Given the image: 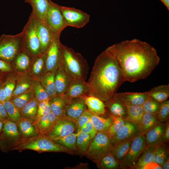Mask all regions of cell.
I'll use <instances>...</instances> for the list:
<instances>
[{
  "instance_id": "1",
  "label": "cell",
  "mask_w": 169,
  "mask_h": 169,
  "mask_svg": "<svg viewBox=\"0 0 169 169\" xmlns=\"http://www.w3.org/2000/svg\"><path fill=\"white\" fill-rule=\"evenodd\" d=\"M106 49L115 58L125 81L133 82L146 78L160 61L153 47L137 39L122 41Z\"/></svg>"
},
{
  "instance_id": "2",
  "label": "cell",
  "mask_w": 169,
  "mask_h": 169,
  "mask_svg": "<svg viewBox=\"0 0 169 169\" xmlns=\"http://www.w3.org/2000/svg\"><path fill=\"white\" fill-rule=\"evenodd\" d=\"M124 82L117 60L106 49L96 59L87 82L88 96L95 97L105 102L112 97Z\"/></svg>"
},
{
  "instance_id": "3",
  "label": "cell",
  "mask_w": 169,
  "mask_h": 169,
  "mask_svg": "<svg viewBox=\"0 0 169 169\" xmlns=\"http://www.w3.org/2000/svg\"><path fill=\"white\" fill-rule=\"evenodd\" d=\"M61 59L59 66L72 81H86L89 66L80 53L60 44Z\"/></svg>"
},
{
  "instance_id": "4",
  "label": "cell",
  "mask_w": 169,
  "mask_h": 169,
  "mask_svg": "<svg viewBox=\"0 0 169 169\" xmlns=\"http://www.w3.org/2000/svg\"><path fill=\"white\" fill-rule=\"evenodd\" d=\"M26 150L35 151L38 153L46 152H62L72 154L73 151L60 145L47 136L40 134L27 138H21L13 150L21 152Z\"/></svg>"
},
{
  "instance_id": "5",
  "label": "cell",
  "mask_w": 169,
  "mask_h": 169,
  "mask_svg": "<svg viewBox=\"0 0 169 169\" xmlns=\"http://www.w3.org/2000/svg\"><path fill=\"white\" fill-rule=\"evenodd\" d=\"M112 146L107 131H97L84 155L97 164L102 157L110 153Z\"/></svg>"
},
{
  "instance_id": "6",
  "label": "cell",
  "mask_w": 169,
  "mask_h": 169,
  "mask_svg": "<svg viewBox=\"0 0 169 169\" xmlns=\"http://www.w3.org/2000/svg\"><path fill=\"white\" fill-rule=\"evenodd\" d=\"M22 32L14 35L2 34L0 37V59L9 62L20 52L22 45Z\"/></svg>"
},
{
  "instance_id": "7",
  "label": "cell",
  "mask_w": 169,
  "mask_h": 169,
  "mask_svg": "<svg viewBox=\"0 0 169 169\" xmlns=\"http://www.w3.org/2000/svg\"><path fill=\"white\" fill-rule=\"evenodd\" d=\"M22 32L23 49L29 55L34 57L41 54L39 40L30 16Z\"/></svg>"
},
{
  "instance_id": "8",
  "label": "cell",
  "mask_w": 169,
  "mask_h": 169,
  "mask_svg": "<svg viewBox=\"0 0 169 169\" xmlns=\"http://www.w3.org/2000/svg\"><path fill=\"white\" fill-rule=\"evenodd\" d=\"M22 137L17 124L8 120L3 123L0 135V149L4 153L13 150Z\"/></svg>"
},
{
  "instance_id": "9",
  "label": "cell",
  "mask_w": 169,
  "mask_h": 169,
  "mask_svg": "<svg viewBox=\"0 0 169 169\" xmlns=\"http://www.w3.org/2000/svg\"><path fill=\"white\" fill-rule=\"evenodd\" d=\"M146 147L145 135L140 133L132 140L127 153L120 163L119 168L132 169Z\"/></svg>"
},
{
  "instance_id": "10",
  "label": "cell",
  "mask_w": 169,
  "mask_h": 169,
  "mask_svg": "<svg viewBox=\"0 0 169 169\" xmlns=\"http://www.w3.org/2000/svg\"><path fill=\"white\" fill-rule=\"evenodd\" d=\"M44 22L55 37H60L62 31L67 27L60 6L51 0H49Z\"/></svg>"
},
{
  "instance_id": "11",
  "label": "cell",
  "mask_w": 169,
  "mask_h": 169,
  "mask_svg": "<svg viewBox=\"0 0 169 169\" xmlns=\"http://www.w3.org/2000/svg\"><path fill=\"white\" fill-rule=\"evenodd\" d=\"M60 9L67 26L80 28L89 21L90 15L81 10L63 6Z\"/></svg>"
},
{
  "instance_id": "12",
  "label": "cell",
  "mask_w": 169,
  "mask_h": 169,
  "mask_svg": "<svg viewBox=\"0 0 169 169\" xmlns=\"http://www.w3.org/2000/svg\"><path fill=\"white\" fill-rule=\"evenodd\" d=\"M30 16L32 19L39 40L41 54L45 53L56 37L54 36L44 22L36 17L32 13Z\"/></svg>"
},
{
  "instance_id": "13",
  "label": "cell",
  "mask_w": 169,
  "mask_h": 169,
  "mask_svg": "<svg viewBox=\"0 0 169 169\" xmlns=\"http://www.w3.org/2000/svg\"><path fill=\"white\" fill-rule=\"evenodd\" d=\"M77 129L76 120L66 116L58 117L53 129L48 136L53 141L74 133Z\"/></svg>"
},
{
  "instance_id": "14",
  "label": "cell",
  "mask_w": 169,
  "mask_h": 169,
  "mask_svg": "<svg viewBox=\"0 0 169 169\" xmlns=\"http://www.w3.org/2000/svg\"><path fill=\"white\" fill-rule=\"evenodd\" d=\"M61 43L59 37L56 38L46 53L45 73L55 71L59 66Z\"/></svg>"
},
{
  "instance_id": "15",
  "label": "cell",
  "mask_w": 169,
  "mask_h": 169,
  "mask_svg": "<svg viewBox=\"0 0 169 169\" xmlns=\"http://www.w3.org/2000/svg\"><path fill=\"white\" fill-rule=\"evenodd\" d=\"M140 132L139 125L135 123L125 121L115 136L110 139L112 145L133 140Z\"/></svg>"
},
{
  "instance_id": "16",
  "label": "cell",
  "mask_w": 169,
  "mask_h": 169,
  "mask_svg": "<svg viewBox=\"0 0 169 169\" xmlns=\"http://www.w3.org/2000/svg\"><path fill=\"white\" fill-rule=\"evenodd\" d=\"M85 99L79 97L70 100L66 106L65 116L77 121L78 117L87 109Z\"/></svg>"
},
{
  "instance_id": "17",
  "label": "cell",
  "mask_w": 169,
  "mask_h": 169,
  "mask_svg": "<svg viewBox=\"0 0 169 169\" xmlns=\"http://www.w3.org/2000/svg\"><path fill=\"white\" fill-rule=\"evenodd\" d=\"M105 108L108 109L111 116L121 117L125 119L126 109L119 93H116L111 99L105 102Z\"/></svg>"
},
{
  "instance_id": "18",
  "label": "cell",
  "mask_w": 169,
  "mask_h": 169,
  "mask_svg": "<svg viewBox=\"0 0 169 169\" xmlns=\"http://www.w3.org/2000/svg\"><path fill=\"white\" fill-rule=\"evenodd\" d=\"M166 124L159 122L146 134L147 147H157L163 144Z\"/></svg>"
},
{
  "instance_id": "19",
  "label": "cell",
  "mask_w": 169,
  "mask_h": 169,
  "mask_svg": "<svg viewBox=\"0 0 169 169\" xmlns=\"http://www.w3.org/2000/svg\"><path fill=\"white\" fill-rule=\"evenodd\" d=\"M89 88L86 81H73L65 93L63 95L69 100L88 96Z\"/></svg>"
},
{
  "instance_id": "20",
  "label": "cell",
  "mask_w": 169,
  "mask_h": 169,
  "mask_svg": "<svg viewBox=\"0 0 169 169\" xmlns=\"http://www.w3.org/2000/svg\"><path fill=\"white\" fill-rule=\"evenodd\" d=\"M58 117L52 112L41 117L38 120L34 122L39 134L48 136L53 129Z\"/></svg>"
},
{
  "instance_id": "21",
  "label": "cell",
  "mask_w": 169,
  "mask_h": 169,
  "mask_svg": "<svg viewBox=\"0 0 169 169\" xmlns=\"http://www.w3.org/2000/svg\"><path fill=\"white\" fill-rule=\"evenodd\" d=\"M54 81L57 95H63L66 91L73 81L59 66L55 72Z\"/></svg>"
},
{
  "instance_id": "22",
  "label": "cell",
  "mask_w": 169,
  "mask_h": 169,
  "mask_svg": "<svg viewBox=\"0 0 169 169\" xmlns=\"http://www.w3.org/2000/svg\"><path fill=\"white\" fill-rule=\"evenodd\" d=\"M16 124L22 138L30 137L39 134L33 121L22 117Z\"/></svg>"
},
{
  "instance_id": "23",
  "label": "cell",
  "mask_w": 169,
  "mask_h": 169,
  "mask_svg": "<svg viewBox=\"0 0 169 169\" xmlns=\"http://www.w3.org/2000/svg\"><path fill=\"white\" fill-rule=\"evenodd\" d=\"M63 95H58L50 99L51 112L58 117L65 116V107L70 101Z\"/></svg>"
},
{
  "instance_id": "24",
  "label": "cell",
  "mask_w": 169,
  "mask_h": 169,
  "mask_svg": "<svg viewBox=\"0 0 169 169\" xmlns=\"http://www.w3.org/2000/svg\"><path fill=\"white\" fill-rule=\"evenodd\" d=\"M122 99L126 109L125 120L134 122L138 125L144 113L142 106L132 105Z\"/></svg>"
},
{
  "instance_id": "25",
  "label": "cell",
  "mask_w": 169,
  "mask_h": 169,
  "mask_svg": "<svg viewBox=\"0 0 169 169\" xmlns=\"http://www.w3.org/2000/svg\"><path fill=\"white\" fill-rule=\"evenodd\" d=\"M55 71H49L39 77V82L47 92L50 99L57 95L55 87Z\"/></svg>"
},
{
  "instance_id": "26",
  "label": "cell",
  "mask_w": 169,
  "mask_h": 169,
  "mask_svg": "<svg viewBox=\"0 0 169 169\" xmlns=\"http://www.w3.org/2000/svg\"><path fill=\"white\" fill-rule=\"evenodd\" d=\"M49 0H25L32 7V13L36 17L44 22L46 14L48 8Z\"/></svg>"
},
{
  "instance_id": "27",
  "label": "cell",
  "mask_w": 169,
  "mask_h": 169,
  "mask_svg": "<svg viewBox=\"0 0 169 169\" xmlns=\"http://www.w3.org/2000/svg\"><path fill=\"white\" fill-rule=\"evenodd\" d=\"M88 109L94 115L100 116L105 114L106 110L105 103L99 99L88 96L85 99Z\"/></svg>"
},
{
  "instance_id": "28",
  "label": "cell",
  "mask_w": 169,
  "mask_h": 169,
  "mask_svg": "<svg viewBox=\"0 0 169 169\" xmlns=\"http://www.w3.org/2000/svg\"><path fill=\"white\" fill-rule=\"evenodd\" d=\"M119 94L123 100L133 105L142 106L149 97L147 92H121Z\"/></svg>"
},
{
  "instance_id": "29",
  "label": "cell",
  "mask_w": 169,
  "mask_h": 169,
  "mask_svg": "<svg viewBox=\"0 0 169 169\" xmlns=\"http://www.w3.org/2000/svg\"><path fill=\"white\" fill-rule=\"evenodd\" d=\"M159 122L157 114L144 112L138 124L140 132L145 135Z\"/></svg>"
},
{
  "instance_id": "30",
  "label": "cell",
  "mask_w": 169,
  "mask_h": 169,
  "mask_svg": "<svg viewBox=\"0 0 169 169\" xmlns=\"http://www.w3.org/2000/svg\"><path fill=\"white\" fill-rule=\"evenodd\" d=\"M133 140L112 145L110 153L120 163L127 153Z\"/></svg>"
},
{
  "instance_id": "31",
  "label": "cell",
  "mask_w": 169,
  "mask_h": 169,
  "mask_svg": "<svg viewBox=\"0 0 169 169\" xmlns=\"http://www.w3.org/2000/svg\"><path fill=\"white\" fill-rule=\"evenodd\" d=\"M149 96L160 103L167 100L169 97V85L155 87L147 91Z\"/></svg>"
},
{
  "instance_id": "32",
  "label": "cell",
  "mask_w": 169,
  "mask_h": 169,
  "mask_svg": "<svg viewBox=\"0 0 169 169\" xmlns=\"http://www.w3.org/2000/svg\"><path fill=\"white\" fill-rule=\"evenodd\" d=\"M38 103L35 97L30 100L20 111L22 117L34 121L36 116Z\"/></svg>"
},
{
  "instance_id": "33",
  "label": "cell",
  "mask_w": 169,
  "mask_h": 169,
  "mask_svg": "<svg viewBox=\"0 0 169 169\" xmlns=\"http://www.w3.org/2000/svg\"><path fill=\"white\" fill-rule=\"evenodd\" d=\"M156 147H147L132 169H142L143 166L146 164L154 161Z\"/></svg>"
},
{
  "instance_id": "34",
  "label": "cell",
  "mask_w": 169,
  "mask_h": 169,
  "mask_svg": "<svg viewBox=\"0 0 169 169\" xmlns=\"http://www.w3.org/2000/svg\"><path fill=\"white\" fill-rule=\"evenodd\" d=\"M114 117L105 118L92 114L90 121L97 131H107L111 124Z\"/></svg>"
},
{
  "instance_id": "35",
  "label": "cell",
  "mask_w": 169,
  "mask_h": 169,
  "mask_svg": "<svg viewBox=\"0 0 169 169\" xmlns=\"http://www.w3.org/2000/svg\"><path fill=\"white\" fill-rule=\"evenodd\" d=\"M33 85V83L29 77L21 76L17 81L11 99L29 91Z\"/></svg>"
},
{
  "instance_id": "36",
  "label": "cell",
  "mask_w": 169,
  "mask_h": 169,
  "mask_svg": "<svg viewBox=\"0 0 169 169\" xmlns=\"http://www.w3.org/2000/svg\"><path fill=\"white\" fill-rule=\"evenodd\" d=\"M77 133H73L53 141L73 151H78L76 144Z\"/></svg>"
},
{
  "instance_id": "37",
  "label": "cell",
  "mask_w": 169,
  "mask_h": 169,
  "mask_svg": "<svg viewBox=\"0 0 169 169\" xmlns=\"http://www.w3.org/2000/svg\"><path fill=\"white\" fill-rule=\"evenodd\" d=\"M4 105L9 120L16 123H18L22 116L20 110L10 100H6L2 103Z\"/></svg>"
},
{
  "instance_id": "38",
  "label": "cell",
  "mask_w": 169,
  "mask_h": 169,
  "mask_svg": "<svg viewBox=\"0 0 169 169\" xmlns=\"http://www.w3.org/2000/svg\"><path fill=\"white\" fill-rule=\"evenodd\" d=\"M120 162L110 153L102 157L97 164L100 167L105 169L118 168Z\"/></svg>"
},
{
  "instance_id": "39",
  "label": "cell",
  "mask_w": 169,
  "mask_h": 169,
  "mask_svg": "<svg viewBox=\"0 0 169 169\" xmlns=\"http://www.w3.org/2000/svg\"><path fill=\"white\" fill-rule=\"evenodd\" d=\"M92 139L88 134L82 132L78 133L76 144L78 151L84 154L87 151Z\"/></svg>"
},
{
  "instance_id": "40",
  "label": "cell",
  "mask_w": 169,
  "mask_h": 169,
  "mask_svg": "<svg viewBox=\"0 0 169 169\" xmlns=\"http://www.w3.org/2000/svg\"><path fill=\"white\" fill-rule=\"evenodd\" d=\"M34 97V93L29 90L11 98L10 100L20 111L24 105Z\"/></svg>"
},
{
  "instance_id": "41",
  "label": "cell",
  "mask_w": 169,
  "mask_h": 169,
  "mask_svg": "<svg viewBox=\"0 0 169 169\" xmlns=\"http://www.w3.org/2000/svg\"><path fill=\"white\" fill-rule=\"evenodd\" d=\"M29 55L25 51L20 52L15 58V65L18 69L24 70L28 67L30 62Z\"/></svg>"
},
{
  "instance_id": "42",
  "label": "cell",
  "mask_w": 169,
  "mask_h": 169,
  "mask_svg": "<svg viewBox=\"0 0 169 169\" xmlns=\"http://www.w3.org/2000/svg\"><path fill=\"white\" fill-rule=\"evenodd\" d=\"M112 122L107 131L109 138L115 136L119 131L125 122V119L119 117H113Z\"/></svg>"
},
{
  "instance_id": "43",
  "label": "cell",
  "mask_w": 169,
  "mask_h": 169,
  "mask_svg": "<svg viewBox=\"0 0 169 169\" xmlns=\"http://www.w3.org/2000/svg\"><path fill=\"white\" fill-rule=\"evenodd\" d=\"M46 57V53L41 54L35 57L32 70L33 74L36 75L41 74L44 68L45 70Z\"/></svg>"
},
{
  "instance_id": "44",
  "label": "cell",
  "mask_w": 169,
  "mask_h": 169,
  "mask_svg": "<svg viewBox=\"0 0 169 169\" xmlns=\"http://www.w3.org/2000/svg\"><path fill=\"white\" fill-rule=\"evenodd\" d=\"M4 89L5 92L7 100L11 99L16 86L15 79L12 76H8L4 81L2 82Z\"/></svg>"
},
{
  "instance_id": "45",
  "label": "cell",
  "mask_w": 169,
  "mask_h": 169,
  "mask_svg": "<svg viewBox=\"0 0 169 169\" xmlns=\"http://www.w3.org/2000/svg\"><path fill=\"white\" fill-rule=\"evenodd\" d=\"M168 156V150L161 144L156 148L154 161L161 166L166 161Z\"/></svg>"
},
{
  "instance_id": "46",
  "label": "cell",
  "mask_w": 169,
  "mask_h": 169,
  "mask_svg": "<svg viewBox=\"0 0 169 169\" xmlns=\"http://www.w3.org/2000/svg\"><path fill=\"white\" fill-rule=\"evenodd\" d=\"M161 103L149 96L142 106L144 112L157 114Z\"/></svg>"
},
{
  "instance_id": "47",
  "label": "cell",
  "mask_w": 169,
  "mask_h": 169,
  "mask_svg": "<svg viewBox=\"0 0 169 169\" xmlns=\"http://www.w3.org/2000/svg\"><path fill=\"white\" fill-rule=\"evenodd\" d=\"M35 98L39 103L44 100L50 99L46 90L39 81H36L33 84Z\"/></svg>"
},
{
  "instance_id": "48",
  "label": "cell",
  "mask_w": 169,
  "mask_h": 169,
  "mask_svg": "<svg viewBox=\"0 0 169 169\" xmlns=\"http://www.w3.org/2000/svg\"><path fill=\"white\" fill-rule=\"evenodd\" d=\"M50 99L42 101L38 103L36 119L34 121L35 122L43 116L51 112L49 103Z\"/></svg>"
},
{
  "instance_id": "49",
  "label": "cell",
  "mask_w": 169,
  "mask_h": 169,
  "mask_svg": "<svg viewBox=\"0 0 169 169\" xmlns=\"http://www.w3.org/2000/svg\"><path fill=\"white\" fill-rule=\"evenodd\" d=\"M169 114V100H166L160 103L157 115L159 122L165 121L168 118Z\"/></svg>"
},
{
  "instance_id": "50",
  "label": "cell",
  "mask_w": 169,
  "mask_h": 169,
  "mask_svg": "<svg viewBox=\"0 0 169 169\" xmlns=\"http://www.w3.org/2000/svg\"><path fill=\"white\" fill-rule=\"evenodd\" d=\"M92 115L91 112L87 109L78 117L77 120V133L79 132L84 125L90 120Z\"/></svg>"
},
{
  "instance_id": "51",
  "label": "cell",
  "mask_w": 169,
  "mask_h": 169,
  "mask_svg": "<svg viewBox=\"0 0 169 169\" xmlns=\"http://www.w3.org/2000/svg\"><path fill=\"white\" fill-rule=\"evenodd\" d=\"M80 132L89 134L93 139L97 131L93 126L90 120L83 125L77 133Z\"/></svg>"
},
{
  "instance_id": "52",
  "label": "cell",
  "mask_w": 169,
  "mask_h": 169,
  "mask_svg": "<svg viewBox=\"0 0 169 169\" xmlns=\"http://www.w3.org/2000/svg\"><path fill=\"white\" fill-rule=\"evenodd\" d=\"M10 120L5 108L3 103H0V121L3 123Z\"/></svg>"
},
{
  "instance_id": "53",
  "label": "cell",
  "mask_w": 169,
  "mask_h": 169,
  "mask_svg": "<svg viewBox=\"0 0 169 169\" xmlns=\"http://www.w3.org/2000/svg\"><path fill=\"white\" fill-rule=\"evenodd\" d=\"M11 70V68L8 62L0 59V71L7 73Z\"/></svg>"
},
{
  "instance_id": "54",
  "label": "cell",
  "mask_w": 169,
  "mask_h": 169,
  "mask_svg": "<svg viewBox=\"0 0 169 169\" xmlns=\"http://www.w3.org/2000/svg\"><path fill=\"white\" fill-rule=\"evenodd\" d=\"M162 166L156 163L153 161L145 165L142 169H162Z\"/></svg>"
},
{
  "instance_id": "55",
  "label": "cell",
  "mask_w": 169,
  "mask_h": 169,
  "mask_svg": "<svg viewBox=\"0 0 169 169\" xmlns=\"http://www.w3.org/2000/svg\"><path fill=\"white\" fill-rule=\"evenodd\" d=\"M7 100V97L2 82L0 84V103Z\"/></svg>"
},
{
  "instance_id": "56",
  "label": "cell",
  "mask_w": 169,
  "mask_h": 169,
  "mask_svg": "<svg viewBox=\"0 0 169 169\" xmlns=\"http://www.w3.org/2000/svg\"><path fill=\"white\" fill-rule=\"evenodd\" d=\"M169 139V123L166 124L165 128L163 138V143L167 142Z\"/></svg>"
},
{
  "instance_id": "57",
  "label": "cell",
  "mask_w": 169,
  "mask_h": 169,
  "mask_svg": "<svg viewBox=\"0 0 169 169\" xmlns=\"http://www.w3.org/2000/svg\"><path fill=\"white\" fill-rule=\"evenodd\" d=\"M162 168L163 169H169V160L168 157H167L166 161L163 163L162 166Z\"/></svg>"
},
{
  "instance_id": "58",
  "label": "cell",
  "mask_w": 169,
  "mask_h": 169,
  "mask_svg": "<svg viewBox=\"0 0 169 169\" xmlns=\"http://www.w3.org/2000/svg\"><path fill=\"white\" fill-rule=\"evenodd\" d=\"M166 7L168 10H169V0H160Z\"/></svg>"
},
{
  "instance_id": "59",
  "label": "cell",
  "mask_w": 169,
  "mask_h": 169,
  "mask_svg": "<svg viewBox=\"0 0 169 169\" xmlns=\"http://www.w3.org/2000/svg\"><path fill=\"white\" fill-rule=\"evenodd\" d=\"M3 73H5L3 72L0 71V84L2 82L3 80V77H4Z\"/></svg>"
},
{
  "instance_id": "60",
  "label": "cell",
  "mask_w": 169,
  "mask_h": 169,
  "mask_svg": "<svg viewBox=\"0 0 169 169\" xmlns=\"http://www.w3.org/2000/svg\"><path fill=\"white\" fill-rule=\"evenodd\" d=\"M3 123L2 121H0V135L3 129Z\"/></svg>"
}]
</instances>
